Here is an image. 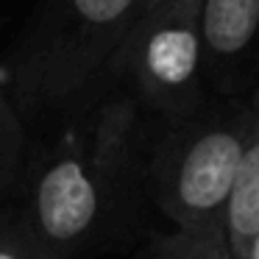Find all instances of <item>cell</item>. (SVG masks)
<instances>
[{
  "label": "cell",
  "instance_id": "6da1fadb",
  "mask_svg": "<svg viewBox=\"0 0 259 259\" xmlns=\"http://www.w3.org/2000/svg\"><path fill=\"white\" fill-rule=\"evenodd\" d=\"M78 123V142L28 162L25 198L14 203L34 240L56 259H84L120 245L145 190L134 103L112 95Z\"/></svg>",
  "mask_w": 259,
  "mask_h": 259
},
{
  "label": "cell",
  "instance_id": "7a4b0ae2",
  "mask_svg": "<svg viewBox=\"0 0 259 259\" xmlns=\"http://www.w3.org/2000/svg\"><path fill=\"white\" fill-rule=\"evenodd\" d=\"M142 0H39L9 62V101L25 123H78L112 98Z\"/></svg>",
  "mask_w": 259,
  "mask_h": 259
},
{
  "label": "cell",
  "instance_id": "3957f363",
  "mask_svg": "<svg viewBox=\"0 0 259 259\" xmlns=\"http://www.w3.org/2000/svg\"><path fill=\"white\" fill-rule=\"evenodd\" d=\"M251 95L170 123L145 164V187L179 226L173 259H229L226 206L242 153Z\"/></svg>",
  "mask_w": 259,
  "mask_h": 259
},
{
  "label": "cell",
  "instance_id": "277c9868",
  "mask_svg": "<svg viewBox=\"0 0 259 259\" xmlns=\"http://www.w3.org/2000/svg\"><path fill=\"white\" fill-rule=\"evenodd\" d=\"M201 0H173L142 14L120 51L112 78V95L123 87L125 101L142 103L167 123L190 117L203 101V42Z\"/></svg>",
  "mask_w": 259,
  "mask_h": 259
},
{
  "label": "cell",
  "instance_id": "5b68a950",
  "mask_svg": "<svg viewBox=\"0 0 259 259\" xmlns=\"http://www.w3.org/2000/svg\"><path fill=\"white\" fill-rule=\"evenodd\" d=\"M203 67L214 78L237 73L259 39V0H201Z\"/></svg>",
  "mask_w": 259,
  "mask_h": 259
},
{
  "label": "cell",
  "instance_id": "8992f818",
  "mask_svg": "<svg viewBox=\"0 0 259 259\" xmlns=\"http://www.w3.org/2000/svg\"><path fill=\"white\" fill-rule=\"evenodd\" d=\"M259 234V90L251 95V123H248L242 153L237 164L234 187L226 206V245L229 259H245L253 237Z\"/></svg>",
  "mask_w": 259,
  "mask_h": 259
},
{
  "label": "cell",
  "instance_id": "52a82bcc",
  "mask_svg": "<svg viewBox=\"0 0 259 259\" xmlns=\"http://www.w3.org/2000/svg\"><path fill=\"white\" fill-rule=\"evenodd\" d=\"M25 151V125L17 117L9 95L0 92V203L17 187V181H23V173L28 167Z\"/></svg>",
  "mask_w": 259,
  "mask_h": 259
},
{
  "label": "cell",
  "instance_id": "ba28073f",
  "mask_svg": "<svg viewBox=\"0 0 259 259\" xmlns=\"http://www.w3.org/2000/svg\"><path fill=\"white\" fill-rule=\"evenodd\" d=\"M0 259H56L34 240L14 203H0Z\"/></svg>",
  "mask_w": 259,
  "mask_h": 259
},
{
  "label": "cell",
  "instance_id": "9c48e42d",
  "mask_svg": "<svg viewBox=\"0 0 259 259\" xmlns=\"http://www.w3.org/2000/svg\"><path fill=\"white\" fill-rule=\"evenodd\" d=\"M167 3H173V0H142V14H151V12H156V9L167 6Z\"/></svg>",
  "mask_w": 259,
  "mask_h": 259
},
{
  "label": "cell",
  "instance_id": "30bf717a",
  "mask_svg": "<svg viewBox=\"0 0 259 259\" xmlns=\"http://www.w3.org/2000/svg\"><path fill=\"white\" fill-rule=\"evenodd\" d=\"M245 259H259V234L253 237V242H251V248H248Z\"/></svg>",
  "mask_w": 259,
  "mask_h": 259
}]
</instances>
